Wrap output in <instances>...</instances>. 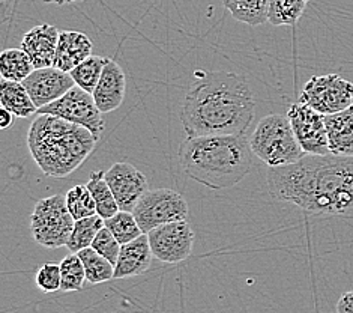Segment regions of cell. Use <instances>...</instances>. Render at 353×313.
Wrapping results in <instances>:
<instances>
[{"mask_svg": "<svg viewBox=\"0 0 353 313\" xmlns=\"http://www.w3.org/2000/svg\"><path fill=\"white\" fill-rule=\"evenodd\" d=\"M266 181L272 198L310 214H353V157L307 154L293 164L269 167Z\"/></svg>", "mask_w": 353, "mask_h": 313, "instance_id": "obj_1", "label": "cell"}, {"mask_svg": "<svg viewBox=\"0 0 353 313\" xmlns=\"http://www.w3.org/2000/svg\"><path fill=\"white\" fill-rule=\"evenodd\" d=\"M256 115V101L243 74L209 71L185 95L179 117L188 137L243 136Z\"/></svg>", "mask_w": 353, "mask_h": 313, "instance_id": "obj_2", "label": "cell"}, {"mask_svg": "<svg viewBox=\"0 0 353 313\" xmlns=\"http://www.w3.org/2000/svg\"><path fill=\"white\" fill-rule=\"evenodd\" d=\"M250 140L243 136L187 137L179 148L183 172L211 190L239 184L251 171Z\"/></svg>", "mask_w": 353, "mask_h": 313, "instance_id": "obj_3", "label": "cell"}, {"mask_svg": "<svg viewBox=\"0 0 353 313\" xmlns=\"http://www.w3.org/2000/svg\"><path fill=\"white\" fill-rule=\"evenodd\" d=\"M98 139L88 129L52 115H38L28 133L33 162L44 175L65 178L86 162Z\"/></svg>", "mask_w": 353, "mask_h": 313, "instance_id": "obj_4", "label": "cell"}, {"mask_svg": "<svg viewBox=\"0 0 353 313\" xmlns=\"http://www.w3.org/2000/svg\"><path fill=\"white\" fill-rule=\"evenodd\" d=\"M253 154L269 167H281L299 162L307 154L301 148L288 116L268 115L257 124L250 137Z\"/></svg>", "mask_w": 353, "mask_h": 313, "instance_id": "obj_5", "label": "cell"}, {"mask_svg": "<svg viewBox=\"0 0 353 313\" xmlns=\"http://www.w3.org/2000/svg\"><path fill=\"white\" fill-rule=\"evenodd\" d=\"M74 225L75 220L62 194L38 200L30 216L33 240L46 249H59L68 244Z\"/></svg>", "mask_w": 353, "mask_h": 313, "instance_id": "obj_6", "label": "cell"}, {"mask_svg": "<svg viewBox=\"0 0 353 313\" xmlns=\"http://www.w3.org/2000/svg\"><path fill=\"white\" fill-rule=\"evenodd\" d=\"M143 234L158 226L181 222L188 217V204L181 193L172 189L148 190L132 211Z\"/></svg>", "mask_w": 353, "mask_h": 313, "instance_id": "obj_7", "label": "cell"}, {"mask_svg": "<svg viewBox=\"0 0 353 313\" xmlns=\"http://www.w3.org/2000/svg\"><path fill=\"white\" fill-rule=\"evenodd\" d=\"M299 103L325 116L340 113L353 106V83L335 73L314 75L304 84Z\"/></svg>", "mask_w": 353, "mask_h": 313, "instance_id": "obj_8", "label": "cell"}, {"mask_svg": "<svg viewBox=\"0 0 353 313\" xmlns=\"http://www.w3.org/2000/svg\"><path fill=\"white\" fill-rule=\"evenodd\" d=\"M38 115H52L88 129L99 140L104 131L103 113L98 108L94 95L77 84L54 103L39 108Z\"/></svg>", "mask_w": 353, "mask_h": 313, "instance_id": "obj_9", "label": "cell"}, {"mask_svg": "<svg viewBox=\"0 0 353 313\" xmlns=\"http://www.w3.org/2000/svg\"><path fill=\"white\" fill-rule=\"evenodd\" d=\"M154 258L164 264H179L188 259L194 247V232L187 220L158 226L148 234Z\"/></svg>", "mask_w": 353, "mask_h": 313, "instance_id": "obj_10", "label": "cell"}, {"mask_svg": "<svg viewBox=\"0 0 353 313\" xmlns=\"http://www.w3.org/2000/svg\"><path fill=\"white\" fill-rule=\"evenodd\" d=\"M288 117L293 133L305 154L330 155V143L325 125V115L316 112L305 104H292L288 108Z\"/></svg>", "mask_w": 353, "mask_h": 313, "instance_id": "obj_11", "label": "cell"}, {"mask_svg": "<svg viewBox=\"0 0 353 313\" xmlns=\"http://www.w3.org/2000/svg\"><path fill=\"white\" fill-rule=\"evenodd\" d=\"M105 181L112 189L121 211L132 213L143 194L149 190L145 173L130 163H114L105 171Z\"/></svg>", "mask_w": 353, "mask_h": 313, "instance_id": "obj_12", "label": "cell"}, {"mask_svg": "<svg viewBox=\"0 0 353 313\" xmlns=\"http://www.w3.org/2000/svg\"><path fill=\"white\" fill-rule=\"evenodd\" d=\"M23 84L38 110L54 103L75 86L71 74L56 66L35 70Z\"/></svg>", "mask_w": 353, "mask_h": 313, "instance_id": "obj_13", "label": "cell"}, {"mask_svg": "<svg viewBox=\"0 0 353 313\" xmlns=\"http://www.w3.org/2000/svg\"><path fill=\"white\" fill-rule=\"evenodd\" d=\"M61 32L53 24H38L23 35L21 47L28 53L35 70L54 66Z\"/></svg>", "mask_w": 353, "mask_h": 313, "instance_id": "obj_14", "label": "cell"}, {"mask_svg": "<svg viewBox=\"0 0 353 313\" xmlns=\"http://www.w3.org/2000/svg\"><path fill=\"white\" fill-rule=\"evenodd\" d=\"M127 92V79L125 73L113 59H108L103 75L94 91V99L101 113H110L119 107Z\"/></svg>", "mask_w": 353, "mask_h": 313, "instance_id": "obj_15", "label": "cell"}, {"mask_svg": "<svg viewBox=\"0 0 353 313\" xmlns=\"http://www.w3.org/2000/svg\"><path fill=\"white\" fill-rule=\"evenodd\" d=\"M154 253L146 234L121 247L119 258L114 265V278H128L145 274L152 264Z\"/></svg>", "mask_w": 353, "mask_h": 313, "instance_id": "obj_16", "label": "cell"}, {"mask_svg": "<svg viewBox=\"0 0 353 313\" xmlns=\"http://www.w3.org/2000/svg\"><path fill=\"white\" fill-rule=\"evenodd\" d=\"M92 46L88 35L75 30H63L59 35L54 66L65 73H71L75 66L92 56Z\"/></svg>", "mask_w": 353, "mask_h": 313, "instance_id": "obj_17", "label": "cell"}, {"mask_svg": "<svg viewBox=\"0 0 353 313\" xmlns=\"http://www.w3.org/2000/svg\"><path fill=\"white\" fill-rule=\"evenodd\" d=\"M325 125L331 154L353 157V106L340 113L326 115Z\"/></svg>", "mask_w": 353, "mask_h": 313, "instance_id": "obj_18", "label": "cell"}, {"mask_svg": "<svg viewBox=\"0 0 353 313\" xmlns=\"http://www.w3.org/2000/svg\"><path fill=\"white\" fill-rule=\"evenodd\" d=\"M0 104L17 117H29L38 112L24 84L5 79L0 82Z\"/></svg>", "mask_w": 353, "mask_h": 313, "instance_id": "obj_19", "label": "cell"}, {"mask_svg": "<svg viewBox=\"0 0 353 313\" xmlns=\"http://www.w3.org/2000/svg\"><path fill=\"white\" fill-rule=\"evenodd\" d=\"M223 5L234 20L250 26H260L269 20L271 0H223Z\"/></svg>", "mask_w": 353, "mask_h": 313, "instance_id": "obj_20", "label": "cell"}, {"mask_svg": "<svg viewBox=\"0 0 353 313\" xmlns=\"http://www.w3.org/2000/svg\"><path fill=\"white\" fill-rule=\"evenodd\" d=\"M33 71H35V66L23 48H5L0 53L2 79L23 83Z\"/></svg>", "mask_w": 353, "mask_h": 313, "instance_id": "obj_21", "label": "cell"}, {"mask_svg": "<svg viewBox=\"0 0 353 313\" xmlns=\"http://www.w3.org/2000/svg\"><path fill=\"white\" fill-rule=\"evenodd\" d=\"M86 185L95 199L97 213L99 217L107 220L119 213V205H117L114 194L105 181V171H98L92 173Z\"/></svg>", "mask_w": 353, "mask_h": 313, "instance_id": "obj_22", "label": "cell"}, {"mask_svg": "<svg viewBox=\"0 0 353 313\" xmlns=\"http://www.w3.org/2000/svg\"><path fill=\"white\" fill-rule=\"evenodd\" d=\"M105 226V220L103 217L92 216L83 220H77L74 225L72 234L66 247L71 253H79L85 249L92 247V243L97 238L98 232Z\"/></svg>", "mask_w": 353, "mask_h": 313, "instance_id": "obj_23", "label": "cell"}, {"mask_svg": "<svg viewBox=\"0 0 353 313\" xmlns=\"http://www.w3.org/2000/svg\"><path fill=\"white\" fill-rule=\"evenodd\" d=\"M77 255L80 256L83 265H85L86 281L89 283L98 285L114 278V265L92 247L79 252Z\"/></svg>", "mask_w": 353, "mask_h": 313, "instance_id": "obj_24", "label": "cell"}, {"mask_svg": "<svg viewBox=\"0 0 353 313\" xmlns=\"http://www.w3.org/2000/svg\"><path fill=\"white\" fill-rule=\"evenodd\" d=\"M310 0H271L269 23L272 26H295Z\"/></svg>", "mask_w": 353, "mask_h": 313, "instance_id": "obj_25", "label": "cell"}, {"mask_svg": "<svg viewBox=\"0 0 353 313\" xmlns=\"http://www.w3.org/2000/svg\"><path fill=\"white\" fill-rule=\"evenodd\" d=\"M107 61H108L107 57L92 55L90 57L86 59L85 62H81L79 66H75V68L70 73L74 83L77 84L79 88L89 92V94H94L101 75H103Z\"/></svg>", "mask_w": 353, "mask_h": 313, "instance_id": "obj_26", "label": "cell"}, {"mask_svg": "<svg viewBox=\"0 0 353 313\" xmlns=\"http://www.w3.org/2000/svg\"><path fill=\"white\" fill-rule=\"evenodd\" d=\"M65 198H66V205H68L70 213L74 217L75 222H77V220H83V218L98 214L95 199L92 196L88 185H81V184L74 185V187L70 189L68 193L65 194Z\"/></svg>", "mask_w": 353, "mask_h": 313, "instance_id": "obj_27", "label": "cell"}, {"mask_svg": "<svg viewBox=\"0 0 353 313\" xmlns=\"http://www.w3.org/2000/svg\"><path fill=\"white\" fill-rule=\"evenodd\" d=\"M105 227L110 231L121 245L128 244L143 235L136 217L128 211H119L116 216L105 220Z\"/></svg>", "mask_w": 353, "mask_h": 313, "instance_id": "obj_28", "label": "cell"}, {"mask_svg": "<svg viewBox=\"0 0 353 313\" xmlns=\"http://www.w3.org/2000/svg\"><path fill=\"white\" fill-rule=\"evenodd\" d=\"M61 273H62V292H77L81 291L86 281L85 265L77 253H70L61 262Z\"/></svg>", "mask_w": 353, "mask_h": 313, "instance_id": "obj_29", "label": "cell"}, {"mask_svg": "<svg viewBox=\"0 0 353 313\" xmlns=\"http://www.w3.org/2000/svg\"><path fill=\"white\" fill-rule=\"evenodd\" d=\"M35 283L44 294L61 291L62 287L61 264H54V262L44 264L35 274Z\"/></svg>", "mask_w": 353, "mask_h": 313, "instance_id": "obj_30", "label": "cell"}, {"mask_svg": "<svg viewBox=\"0 0 353 313\" xmlns=\"http://www.w3.org/2000/svg\"><path fill=\"white\" fill-rule=\"evenodd\" d=\"M121 247L122 245L119 244V241L114 238V235L108 231L105 226L98 232L97 238L94 240V243H92V249L98 252L101 256H104L105 259L110 260L113 265H116L117 258H119Z\"/></svg>", "mask_w": 353, "mask_h": 313, "instance_id": "obj_31", "label": "cell"}, {"mask_svg": "<svg viewBox=\"0 0 353 313\" xmlns=\"http://www.w3.org/2000/svg\"><path fill=\"white\" fill-rule=\"evenodd\" d=\"M337 313H353V291L341 295L337 301Z\"/></svg>", "mask_w": 353, "mask_h": 313, "instance_id": "obj_32", "label": "cell"}, {"mask_svg": "<svg viewBox=\"0 0 353 313\" xmlns=\"http://www.w3.org/2000/svg\"><path fill=\"white\" fill-rule=\"evenodd\" d=\"M15 117L17 116L14 113H11L10 110L2 107V110H0V126H2V129H8V126H11L14 124Z\"/></svg>", "mask_w": 353, "mask_h": 313, "instance_id": "obj_33", "label": "cell"}, {"mask_svg": "<svg viewBox=\"0 0 353 313\" xmlns=\"http://www.w3.org/2000/svg\"><path fill=\"white\" fill-rule=\"evenodd\" d=\"M41 2L54 3V5H68V3H74V2H83V0H41Z\"/></svg>", "mask_w": 353, "mask_h": 313, "instance_id": "obj_34", "label": "cell"}]
</instances>
